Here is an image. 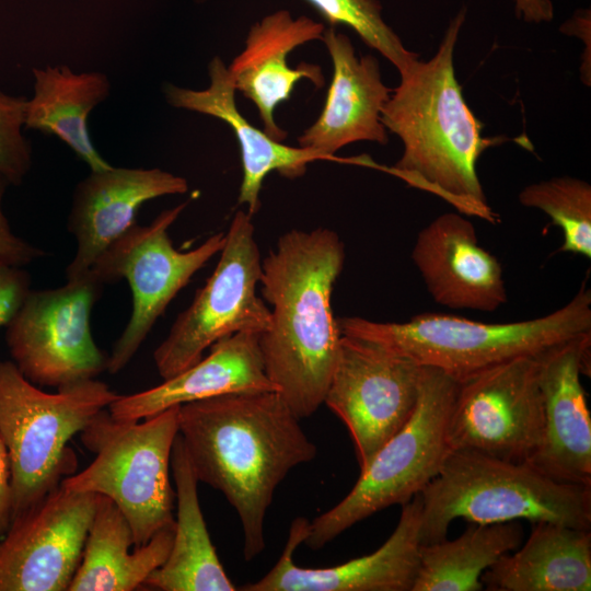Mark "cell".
<instances>
[{
  "label": "cell",
  "mask_w": 591,
  "mask_h": 591,
  "mask_svg": "<svg viewBox=\"0 0 591 591\" xmlns=\"http://www.w3.org/2000/svg\"><path fill=\"white\" fill-rule=\"evenodd\" d=\"M178 434L198 482L223 494L250 561L265 548L264 521L277 486L316 445L276 391L228 393L179 405Z\"/></svg>",
  "instance_id": "6da1fadb"
},
{
  "label": "cell",
  "mask_w": 591,
  "mask_h": 591,
  "mask_svg": "<svg viewBox=\"0 0 591 591\" xmlns=\"http://www.w3.org/2000/svg\"><path fill=\"white\" fill-rule=\"evenodd\" d=\"M344 260L339 235L321 227L283 233L262 260L260 292L270 306L258 338L264 369L300 419L324 403L337 362L341 333L331 300Z\"/></svg>",
  "instance_id": "7a4b0ae2"
},
{
  "label": "cell",
  "mask_w": 591,
  "mask_h": 591,
  "mask_svg": "<svg viewBox=\"0 0 591 591\" xmlns=\"http://www.w3.org/2000/svg\"><path fill=\"white\" fill-rule=\"evenodd\" d=\"M465 9L453 19L434 56L417 59L399 73L381 121L403 142L401 159L390 172L412 186L453 205L460 213L495 223L476 163L506 137H484L483 125L467 106L456 80L453 55Z\"/></svg>",
  "instance_id": "3957f363"
},
{
  "label": "cell",
  "mask_w": 591,
  "mask_h": 591,
  "mask_svg": "<svg viewBox=\"0 0 591 591\" xmlns=\"http://www.w3.org/2000/svg\"><path fill=\"white\" fill-rule=\"evenodd\" d=\"M337 321L341 335L375 341L462 382L514 359H538L591 336V290L582 285L564 306L518 322L484 323L441 313H421L401 323L359 316Z\"/></svg>",
  "instance_id": "277c9868"
},
{
  "label": "cell",
  "mask_w": 591,
  "mask_h": 591,
  "mask_svg": "<svg viewBox=\"0 0 591 591\" xmlns=\"http://www.w3.org/2000/svg\"><path fill=\"white\" fill-rule=\"evenodd\" d=\"M418 495L420 544L447 538L456 519L591 528V487L557 482L528 462L472 451H449L437 476Z\"/></svg>",
  "instance_id": "5b68a950"
},
{
  "label": "cell",
  "mask_w": 591,
  "mask_h": 591,
  "mask_svg": "<svg viewBox=\"0 0 591 591\" xmlns=\"http://www.w3.org/2000/svg\"><path fill=\"white\" fill-rule=\"evenodd\" d=\"M119 397L95 379L46 393L13 361L0 359V439L10 459L12 519L72 474L77 459L68 441Z\"/></svg>",
  "instance_id": "8992f818"
},
{
  "label": "cell",
  "mask_w": 591,
  "mask_h": 591,
  "mask_svg": "<svg viewBox=\"0 0 591 591\" xmlns=\"http://www.w3.org/2000/svg\"><path fill=\"white\" fill-rule=\"evenodd\" d=\"M178 408L172 406L143 421L117 420L102 409L80 432L94 460L60 482L68 490L112 499L129 522L136 547L175 523L170 473Z\"/></svg>",
  "instance_id": "52a82bcc"
},
{
  "label": "cell",
  "mask_w": 591,
  "mask_h": 591,
  "mask_svg": "<svg viewBox=\"0 0 591 591\" xmlns=\"http://www.w3.org/2000/svg\"><path fill=\"white\" fill-rule=\"evenodd\" d=\"M457 386L443 371L422 366L412 417L360 471L348 495L310 522L308 547L317 551L372 514L405 505L437 476L449 452L447 425Z\"/></svg>",
  "instance_id": "ba28073f"
},
{
  "label": "cell",
  "mask_w": 591,
  "mask_h": 591,
  "mask_svg": "<svg viewBox=\"0 0 591 591\" xmlns=\"http://www.w3.org/2000/svg\"><path fill=\"white\" fill-rule=\"evenodd\" d=\"M252 217L247 211L235 212L213 273L155 349L153 359L163 380L194 366L224 337L262 334L269 327L270 309L256 291L262 260Z\"/></svg>",
  "instance_id": "9c48e42d"
},
{
  "label": "cell",
  "mask_w": 591,
  "mask_h": 591,
  "mask_svg": "<svg viewBox=\"0 0 591 591\" xmlns=\"http://www.w3.org/2000/svg\"><path fill=\"white\" fill-rule=\"evenodd\" d=\"M186 205L162 211L150 224L136 222L89 270L103 285L125 278L132 293L131 316L107 360L111 374L129 363L169 303L224 245L225 233L219 232L188 252L173 246L169 228Z\"/></svg>",
  "instance_id": "30bf717a"
},
{
  "label": "cell",
  "mask_w": 591,
  "mask_h": 591,
  "mask_svg": "<svg viewBox=\"0 0 591 591\" xmlns=\"http://www.w3.org/2000/svg\"><path fill=\"white\" fill-rule=\"evenodd\" d=\"M104 285L90 271L62 287L31 290L7 325L20 372L37 386L62 387L95 379L108 357L95 344L90 317Z\"/></svg>",
  "instance_id": "8fae6325"
},
{
  "label": "cell",
  "mask_w": 591,
  "mask_h": 591,
  "mask_svg": "<svg viewBox=\"0 0 591 591\" xmlns=\"http://www.w3.org/2000/svg\"><path fill=\"white\" fill-rule=\"evenodd\" d=\"M422 366L375 341L341 335L324 404L346 425L363 470L412 417Z\"/></svg>",
  "instance_id": "7c38bea8"
},
{
  "label": "cell",
  "mask_w": 591,
  "mask_h": 591,
  "mask_svg": "<svg viewBox=\"0 0 591 591\" xmlns=\"http://www.w3.org/2000/svg\"><path fill=\"white\" fill-rule=\"evenodd\" d=\"M542 430L538 359L524 357L459 382L447 444L449 451L528 462Z\"/></svg>",
  "instance_id": "4fadbf2b"
},
{
  "label": "cell",
  "mask_w": 591,
  "mask_h": 591,
  "mask_svg": "<svg viewBox=\"0 0 591 591\" xmlns=\"http://www.w3.org/2000/svg\"><path fill=\"white\" fill-rule=\"evenodd\" d=\"M97 499L59 485L12 519L0 537V591H68Z\"/></svg>",
  "instance_id": "5bb4252c"
},
{
  "label": "cell",
  "mask_w": 591,
  "mask_h": 591,
  "mask_svg": "<svg viewBox=\"0 0 591 591\" xmlns=\"http://www.w3.org/2000/svg\"><path fill=\"white\" fill-rule=\"evenodd\" d=\"M398 523L375 552L328 568L294 564L296 549L304 544L310 521L296 518L276 565L244 591H412L419 567L421 500L414 496L402 506Z\"/></svg>",
  "instance_id": "9a60e30c"
},
{
  "label": "cell",
  "mask_w": 591,
  "mask_h": 591,
  "mask_svg": "<svg viewBox=\"0 0 591 591\" xmlns=\"http://www.w3.org/2000/svg\"><path fill=\"white\" fill-rule=\"evenodd\" d=\"M591 336L538 358L543 402L540 443L528 463L548 477L591 487V417L582 374H590Z\"/></svg>",
  "instance_id": "2e32d148"
},
{
  "label": "cell",
  "mask_w": 591,
  "mask_h": 591,
  "mask_svg": "<svg viewBox=\"0 0 591 591\" xmlns=\"http://www.w3.org/2000/svg\"><path fill=\"white\" fill-rule=\"evenodd\" d=\"M412 259L433 301L452 310L494 312L507 300L502 267L463 213L447 212L417 234Z\"/></svg>",
  "instance_id": "e0dca14e"
},
{
  "label": "cell",
  "mask_w": 591,
  "mask_h": 591,
  "mask_svg": "<svg viewBox=\"0 0 591 591\" xmlns=\"http://www.w3.org/2000/svg\"><path fill=\"white\" fill-rule=\"evenodd\" d=\"M187 190L186 178L161 169L111 166L91 171L73 192L68 230L78 246L66 269L67 280L88 273L104 251L136 223L144 202Z\"/></svg>",
  "instance_id": "ac0fdd59"
},
{
  "label": "cell",
  "mask_w": 591,
  "mask_h": 591,
  "mask_svg": "<svg viewBox=\"0 0 591 591\" xmlns=\"http://www.w3.org/2000/svg\"><path fill=\"white\" fill-rule=\"evenodd\" d=\"M332 63L333 78L317 119L298 138L299 147L340 161L335 153L357 141L389 142L381 113L391 90L383 83L379 60L372 55L357 57L349 37L325 28L322 38Z\"/></svg>",
  "instance_id": "d6986e66"
},
{
  "label": "cell",
  "mask_w": 591,
  "mask_h": 591,
  "mask_svg": "<svg viewBox=\"0 0 591 591\" xmlns=\"http://www.w3.org/2000/svg\"><path fill=\"white\" fill-rule=\"evenodd\" d=\"M324 31L323 23L306 15L293 18L288 10L275 11L251 26L243 50L228 66L235 91L255 104L263 130L274 140L281 142L288 136L274 112L290 99L297 83L302 79L316 88L325 83L318 65L301 62L291 68L287 62L297 47L322 40Z\"/></svg>",
  "instance_id": "ffe728a7"
},
{
  "label": "cell",
  "mask_w": 591,
  "mask_h": 591,
  "mask_svg": "<svg viewBox=\"0 0 591 591\" xmlns=\"http://www.w3.org/2000/svg\"><path fill=\"white\" fill-rule=\"evenodd\" d=\"M208 74L210 83L204 90L164 83L163 95L175 108L215 117L230 127L239 142L243 171L237 202L254 216L260 208L259 195L269 173L294 179L304 175L309 163L325 159L306 148L286 146L253 126L237 108L228 66L219 56L210 60Z\"/></svg>",
  "instance_id": "44dd1931"
},
{
  "label": "cell",
  "mask_w": 591,
  "mask_h": 591,
  "mask_svg": "<svg viewBox=\"0 0 591 591\" xmlns=\"http://www.w3.org/2000/svg\"><path fill=\"white\" fill-rule=\"evenodd\" d=\"M259 334L241 332L224 337L194 366L161 384L120 395L108 407L117 420H142L172 406L246 391H275L268 380L258 344Z\"/></svg>",
  "instance_id": "7402d4cb"
},
{
  "label": "cell",
  "mask_w": 591,
  "mask_h": 591,
  "mask_svg": "<svg viewBox=\"0 0 591 591\" xmlns=\"http://www.w3.org/2000/svg\"><path fill=\"white\" fill-rule=\"evenodd\" d=\"M513 552L484 571L485 590H591L590 530L534 522L525 543Z\"/></svg>",
  "instance_id": "603a6c76"
},
{
  "label": "cell",
  "mask_w": 591,
  "mask_h": 591,
  "mask_svg": "<svg viewBox=\"0 0 591 591\" xmlns=\"http://www.w3.org/2000/svg\"><path fill=\"white\" fill-rule=\"evenodd\" d=\"M176 518L165 561L143 582L162 591H234L210 540L198 499V479L177 433L171 454Z\"/></svg>",
  "instance_id": "cb8c5ba5"
},
{
  "label": "cell",
  "mask_w": 591,
  "mask_h": 591,
  "mask_svg": "<svg viewBox=\"0 0 591 591\" xmlns=\"http://www.w3.org/2000/svg\"><path fill=\"white\" fill-rule=\"evenodd\" d=\"M174 524L130 553L135 544L129 522L112 499L99 495L81 561L68 591H132L142 587L167 558Z\"/></svg>",
  "instance_id": "d4e9b609"
},
{
  "label": "cell",
  "mask_w": 591,
  "mask_h": 591,
  "mask_svg": "<svg viewBox=\"0 0 591 591\" xmlns=\"http://www.w3.org/2000/svg\"><path fill=\"white\" fill-rule=\"evenodd\" d=\"M34 93L26 100L24 127L55 136L65 142L91 171L112 165L90 139L88 117L111 94L103 72H73L68 66L33 68Z\"/></svg>",
  "instance_id": "484cf974"
},
{
  "label": "cell",
  "mask_w": 591,
  "mask_h": 591,
  "mask_svg": "<svg viewBox=\"0 0 591 591\" xmlns=\"http://www.w3.org/2000/svg\"><path fill=\"white\" fill-rule=\"evenodd\" d=\"M523 529L517 521L474 524L455 540L421 544L412 591H480V577L517 549Z\"/></svg>",
  "instance_id": "4316f807"
},
{
  "label": "cell",
  "mask_w": 591,
  "mask_h": 591,
  "mask_svg": "<svg viewBox=\"0 0 591 591\" xmlns=\"http://www.w3.org/2000/svg\"><path fill=\"white\" fill-rule=\"evenodd\" d=\"M519 201L545 212L561 230V252L591 258V186L570 177H553L524 187Z\"/></svg>",
  "instance_id": "83f0119b"
},
{
  "label": "cell",
  "mask_w": 591,
  "mask_h": 591,
  "mask_svg": "<svg viewBox=\"0 0 591 591\" xmlns=\"http://www.w3.org/2000/svg\"><path fill=\"white\" fill-rule=\"evenodd\" d=\"M205 2L207 0H195ZM332 25L354 30L371 48L385 57L398 71L407 70L418 56L403 45L382 18L378 0H305Z\"/></svg>",
  "instance_id": "f1b7e54d"
},
{
  "label": "cell",
  "mask_w": 591,
  "mask_h": 591,
  "mask_svg": "<svg viewBox=\"0 0 591 591\" xmlns=\"http://www.w3.org/2000/svg\"><path fill=\"white\" fill-rule=\"evenodd\" d=\"M26 97L0 90V176L20 185L32 166V146L23 135Z\"/></svg>",
  "instance_id": "f546056e"
},
{
  "label": "cell",
  "mask_w": 591,
  "mask_h": 591,
  "mask_svg": "<svg viewBox=\"0 0 591 591\" xmlns=\"http://www.w3.org/2000/svg\"><path fill=\"white\" fill-rule=\"evenodd\" d=\"M31 291V277L19 266L0 263V327L7 326Z\"/></svg>",
  "instance_id": "4dcf8cb0"
},
{
  "label": "cell",
  "mask_w": 591,
  "mask_h": 591,
  "mask_svg": "<svg viewBox=\"0 0 591 591\" xmlns=\"http://www.w3.org/2000/svg\"><path fill=\"white\" fill-rule=\"evenodd\" d=\"M9 185L0 176V263L22 267L42 257L45 252L12 232L2 210V199Z\"/></svg>",
  "instance_id": "1f68e13d"
},
{
  "label": "cell",
  "mask_w": 591,
  "mask_h": 591,
  "mask_svg": "<svg viewBox=\"0 0 591 591\" xmlns=\"http://www.w3.org/2000/svg\"><path fill=\"white\" fill-rule=\"evenodd\" d=\"M12 520L11 466L7 448L0 439V537Z\"/></svg>",
  "instance_id": "d6a6232c"
},
{
  "label": "cell",
  "mask_w": 591,
  "mask_h": 591,
  "mask_svg": "<svg viewBox=\"0 0 591 591\" xmlns=\"http://www.w3.org/2000/svg\"><path fill=\"white\" fill-rule=\"evenodd\" d=\"M515 14L529 23L549 22L554 16L551 0H514Z\"/></svg>",
  "instance_id": "836d02e7"
}]
</instances>
